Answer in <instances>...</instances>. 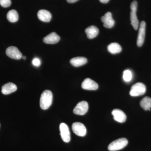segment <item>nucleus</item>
Returning <instances> with one entry per match:
<instances>
[{"label": "nucleus", "instance_id": "25", "mask_svg": "<svg viewBox=\"0 0 151 151\" xmlns=\"http://www.w3.org/2000/svg\"><path fill=\"white\" fill-rule=\"evenodd\" d=\"M69 3H74L76 2L78 0H66Z\"/></svg>", "mask_w": 151, "mask_h": 151}, {"label": "nucleus", "instance_id": "24", "mask_svg": "<svg viewBox=\"0 0 151 151\" xmlns=\"http://www.w3.org/2000/svg\"><path fill=\"white\" fill-rule=\"evenodd\" d=\"M32 63L33 65L36 67H39L41 65L40 60L37 58H35L33 59Z\"/></svg>", "mask_w": 151, "mask_h": 151}, {"label": "nucleus", "instance_id": "7", "mask_svg": "<svg viewBox=\"0 0 151 151\" xmlns=\"http://www.w3.org/2000/svg\"><path fill=\"white\" fill-rule=\"evenodd\" d=\"M6 52L7 55L12 59H20L22 57L21 52L16 47H9L7 48Z\"/></svg>", "mask_w": 151, "mask_h": 151}, {"label": "nucleus", "instance_id": "19", "mask_svg": "<svg viewBox=\"0 0 151 151\" xmlns=\"http://www.w3.org/2000/svg\"><path fill=\"white\" fill-rule=\"evenodd\" d=\"M140 105L142 108L145 111H150L151 108V98L146 97L141 100Z\"/></svg>", "mask_w": 151, "mask_h": 151}, {"label": "nucleus", "instance_id": "21", "mask_svg": "<svg viewBox=\"0 0 151 151\" xmlns=\"http://www.w3.org/2000/svg\"><path fill=\"white\" fill-rule=\"evenodd\" d=\"M133 75L132 71L129 70H126L123 73V79L127 82H130L132 80Z\"/></svg>", "mask_w": 151, "mask_h": 151}, {"label": "nucleus", "instance_id": "20", "mask_svg": "<svg viewBox=\"0 0 151 151\" xmlns=\"http://www.w3.org/2000/svg\"><path fill=\"white\" fill-rule=\"evenodd\" d=\"M136 13L137 12H131V14H130L131 24L135 30L138 29L139 25V21L138 20Z\"/></svg>", "mask_w": 151, "mask_h": 151}, {"label": "nucleus", "instance_id": "26", "mask_svg": "<svg viewBox=\"0 0 151 151\" xmlns=\"http://www.w3.org/2000/svg\"><path fill=\"white\" fill-rule=\"evenodd\" d=\"M100 2L103 3V4H106L110 0H99Z\"/></svg>", "mask_w": 151, "mask_h": 151}, {"label": "nucleus", "instance_id": "13", "mask_svg": "<svg viewBox=\"0 0 151 151\" xmlns=\"http://www.w3.org/2000/svg\"><path fill=\"white\" fill-rule=\"evenodd\" d=\"M17 90V86L15 84L12 82H9L3 85L2 87L1 92L3 94L6 95L13 93Z\"/></svg>", "mask_w": 151, "mask_h": 151}, {"label": "nucleus", "instance_id": "27", "mask_svg": "<svg viewBox=\"0 0 151 151\" xmlns=\"http://www.w3.org/2000/svg\"><path fill=\"white\" fill-rule=\"evenodd\" d=\"M22 58H23L25 60L26 58V56H23L22 57Z\"/></svg>", "mask_w": 151, "mask_h": 151}, {"label": "nucleus", "instance_id": "23", "mask_svg": "<svg viewBox=\"0 0 151 151\" xmlns=\"http://www.w3.org/2000/svg\"><path fill=\"white\" fill-rule=\"evenodd\" d=\"M138 3L136 1H132L131 4V12H137V10Z\"/></svg>", "mask_w": 151, "mask_h": 151}, {"label": "nucleus", "instance_id": "5", "mask_svg": "<svg viewBox=\"0 0 151 151\" xmlns=\"http://www.w3.org/2000/svg\"><path fill=\"white\" fill-rule=\"evenodd\" d=\"M60 131L63 141L65 142H69L70 140V136L68 126L65 123H61L60 125Z\"/></svg>", "mask_w": 151, "mask_h": 151}, {"label": "nucleus", "instance_id": "11", "mask_svg": "<svg viewBox=\"0 0 151 151\" xmlns=\"http://www.w3.org/2000/svg\"><path fill=\"white\" fill-rule=\"evenodd\" d=\"M112 114L114 120L119 123H124L127 120V116L122 110L115 109L112 111Z\"/></svg>", "mask_w": 151, "mask_h": 151}, {"label": "nucleus", "instance_id": "8", "mask_svg": "<svg viewBox=\"0 0 151 151\" xmlns=\"http://www.w3.org/2000/svg\"><path fill=\"white\" fill-rule=\"evenodd\" d=\"M146 23L145 21L141 22L139 29L138 34L137 45L139 47H141L143 45L145 41V36Z\"/></svg>", "mask_w": 151, "mask_h": 151}, {"label": "nucleus", "instance_id": "17", "mask_svg": "<svg viewBox=\"0 0 151 151\" xmlns=\"http://www.w3.org/2000/svg\"><path fill=\"white\" fill-rule=\"evenodd\" d=\"M108 50L112 54H117L122 51V47L119 43L113 42L108 45Z\"/></svg>", "mask_w": 151, "mask_h": 151}, {"label": "nucleus", "instance_id": "12", "mask_svg": "<svg viewBox=\"0 0 151 151\" xmlns=\"http://www.w3.org/2000/svg\"><path fill=\"white\" fill-rule=\"evenodd\" d=\"M60 40L59 36L55 32L50 33L43 38V42L49 44H54L58 43Z\"/></svg>", "mask_w": 151, "mask_h": 151}, {"label": "nucleus", "instance_id": "4", "mask_svg": "<svg viewBox=\"0 0 151 151\" xmlns=\"http://www.w3.org/2000/svg\"><path fill=\"white\" fill-rule=\"evenodd\" d=\"M72 129L73 133L79 137H83L86 134V129L84 124L79 122H75L72 125Z\"/></svg>", "mask_w": 151, "mask_h": 151}, {"label": "nucleus", "instance_id": "3", "mask_svg": "<svg viewBox=\"0 0 151 151\" xmlns=\"http://www.w3.org/2000/svg\"><path fill=\"white\" fill-rule=\"evenodd\" d=\"M146 87L142 83L138 82L133 85L130 91V94L132 97L142 95L145 93Z\"/></svg>", "mask_w": 151, "mask_h": 151}, {"label": "nucleus", "instance_id": "6", "mask_svg": "<svg viewBox=\"0 0 151 151\" xmlns=\"http://www.w3.org/2000/svg\"><path fill=\"white\" fill-rule=\"evenodd\" d=\"M89 109V105L86 101H82L77 104L73 109L74 114L78 115H84L86 114Z\"/></svg>", "mask_w": 151, "mask_h": 151}, {"label": "nucleus", "instance_id": "2", "mask_svg": "<svg viewBox=\"0 0 151 151\" xmlns=\"http://www.w3.org/2000/svg\"><path fill=\"white\" fill-rule=\"evenodd\" d=\"M128 144V141L126 138L118 139L111 142L108 147V150L110 151H116L124 149Z\"/></svg>", "mask_w": 151, "mask_h": 151}, {"label": "nucleus", "instance_id": "14", "mask_svg": "<svg viewBox=\"0 0 151 151\" xmlns=\"http://www.w3.org/2000/svg\"><path fill=\"white\" fill-rule=\"evenodd\" d=\"M37 16L42 21L48 22L50 21L52 18L51 14L49 11L46 10H40L37 13Z\"/></svg>", "mask_w": 151, "mask_h": 151}, {"label": "nucleus", "instance_id": "10", "mask_svg": "<svg viewBox=\"0 0 151 151\" xmlns=\"http://www.w3.org/2000/svg\"><path fill=\"white\" fill-rule=\"evenodd\" d=\"M82 89L88 90H96L98 89V84L91 78L84 79L81 84Z\"/></svg>", "mask_w": 151, "mask_h": 151}, {"label": "nucleus", "instance_id": "15", "mask_svg": "<svg viewBox=\"0 0 151 151\" xmlns=\"http://www.w3.org/2000/svg\"><path fill=\"white\" fill-rule=\"evenodd\" d=\"M70 64L75 67H79L86 64L87 59L84 57H76L70 60Z\"/></svg>", "mask_w": 151, "mask_h": 151}, {"label": "nucleus", "instance_id": "1", "mask_svg": "<svg viewBox=\"0 0 151 151\" xmlns=\"http://www.w3.org/2000/svg\"><path fill=\"white\" fill-rule=\"evenodd\" d=\"M52 94L51 91L45 90L41 95L40 101L41 108L44 110L48 109L52 105Z\"/></svg>", "mask_w": 151, "mask_h": 151}, {"label": "nucleus", "instance_id": "22", "mask_svg": "<svg viewBox=\"0 0 151 151\" xmlns=\"http://www.w3.org/2000/svg\"><path fill=\"white\" fill-rule=\"evenodd\" d=\"M11 0H0V5L4 8L9 7L11 6Z\"/></svg>", "mask_w": 151, "mask_h": 151}, {"label": "nucleus", "instance_id": "9", "mask_svg": "<svg viewBox=\"0 0 151 151\" xmlns=\"http://www.w3.org/2000/svg\"><path fill=\"white\" fill-rule=\"evenodd\" d=\"M101 19L103 23L104 27L107 28H111L115 24V21L113 19L112 14L110 12L106 13L101 17Z\"/></svg>", "mask_w": 151, "mask_h": 151}, {"label": "nucleus", "instance_id": "16", "mask_svg": "<svg viewBox=\"0 0 151 151\" xmlns=\"http://www.w3.org/2000/svg\"><path fill=\"white\" fill-rule=\"evenodd\" d=\"M87 37L89 39H92L96 37L99 33V29L95 26H90L85 29Z\"/></svg>", "mask_w": 151, "mask_h": 151}, {"label": "nucleus", "instance_id": "18", "mask_svg": "<svg viewBox=\"0 0 151 151\" xmlns=\"http://www.w3.org/2000/svg\"><path fill=\"white\" fill-rule=\"evenodd\" d=\"M7 18L11 22H16L18 20L19 14L15 10H11L7 14Z\"/></svg>", "mask_w": 151, "mask_h": 151}]
</instances>
